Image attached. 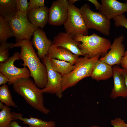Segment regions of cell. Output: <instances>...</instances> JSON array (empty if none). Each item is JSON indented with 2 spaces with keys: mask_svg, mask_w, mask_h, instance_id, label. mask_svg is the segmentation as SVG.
<instances>
[{
  "mask_svg": "<svg viewBox=\"0 0 127 127\" xmlns=\"http://www.w3.org/2000/svg\"><path fill=\"white\" fill-rule=\"evenodd\" d=\"M12 48L21 47L20 59L23 63L21 65L27 67L35 83L39 88L42 89L46 86L47 81V73L45 65L41 61L40 58L34 49L32 42L24 39L12 44Z\"/></svg>",
  "mask_w": 127,
  "mask_h": 127,
  "instance_id": "6da1fadb",
  "label": "cell"
},
{
  "mask_svg": "<svg viewBox=\"0 0 127 127\" xmlns=\"http://www.w3.org/2000/svg\"><path fill=\"white\" fill-rule=\"evenodd\" d=\"M16 92L22 96L26 102L34 108L41 112L47 115L49 109L44 106L43 93L30 78L18 79L12 84Z\"/></svg>",
  "mask_w": 127,
  "mask_h": 127,
  "instance_id": "7a4b0ae2",
  "label": "cell"
},
{
  "mask_svg": "<svg viewBox=\"0 0 127 127\" xmlns=\"http://www.w3.org/2000/svg\"><path fill=\"white\" fill-rule=\"evenodd\" d=\"M100 55L89 58L87 55L79 57L75 64L74 69L69 73L62 76V87L63 92L73 87L81 80L91 76L94 65Z\"/></svg>",
  "mask_w": 127,
  "mask_h": 127,
  "instance_id": "3957f363",
  "label": "cell"
},
{
  "mask_svg": "<svg viewBox=\"0 0 127 127\" xmlns=\"http://www.w3.org/2000/svg\"><path fill=\"white\" fill-rule=\"evenodd\" d=\"M74 38L76 41L81 42L78 45L79 48L89 58L98 55L104 56L111 45L109 40L95 33L90 36L76 35Z\"/></svg>",
  "mask_w": 127,
  "mask_h": 127,
  "instance_id": "277c9868",
  "label": "cell"
},
{
  "mask_svg": "<svg viewBox=\"0 0 127 127\" xmlns=\"http://www.w3.org/2000/svg\"><path fill=\"white\" fill-rule=\"evenodd\" d=\"M80 9L88 29H94L104 35H109L110 20L101 12L93 11L87 4L83 5Z\"/></svg>",
  "mask_w": 127,
  "mask_h": 127,
  "instance_id": "5b68a950",
  "label": "cell"
},
{
  "mask_svg": "<svg viewBox=\"0 0 127 127\" xmlns=\"http://www.w3.org/2000/svg\"><path fill=\"white\" fill-rule=\"evenodd\" d=\"M27 13L18 11L15 15L8 20L16 42L24 39L30 40L38 28L29 21Z\"/></svg>",
  "mask_w": 127,
  "mask_h": 127,
  "instance_id": "8992f818",
  "label": "cell"
},
{
  "mask_svg": "<svg viewBox=\"0 0 127 127\" xmlns=\"http://www.w3.org/2000/svg\"><path fill=\"white\" fill-rule=\"evenodd\" d=\"M63 25L66 32L74 36L88 35V29L80 8L74 4H69L67 17Z\"/></svg>",
  "mask_w": 127,
  "mask_h": 127,
  "instance_id": "52a82bcc",
  "label": "cell"
},
{
  "mask_svg": "<svg viewBox=\"0 0 127 127\" xmlns=\"http://www.w3.org/2000/svg\"><path fill=\"white\" fill-rule=\"evenodd\" d=\"M20 53L16 52L8 60L3 63H0V71L7 77L9 80L8 84L12 85L17 79L22 78H30V72L26 67L19 68L14 64L15 61L20 59Z\"/></svg>",
  "mask_w": 127,
  "mask_h": 127,
  "instance_id": "ba28073f",
  "label": "cell"
},
{
  "mask_svg": "<svg viewBox=\"0 0 127 127\" xmlns=\"http://www.w3.org/2000/svg\"><path fill=\"white\" fill-rule=\"evenodd\" d=\"M46 67L47 73V81L45 87L42 89L44 93L55 94L61 98L63 92L62 87V76L54 71L51 65L50 58L47 56L42 59Z\"/></svg>",
  "mask_w": 127,
  "mask_h": 127,
  "instance_id": "9c48e42d",
  "label": "cell"
},
{
  "mask_svg": "<svg viewBox=\"0 0 127 127\" xmlns=\"http://www.w3.org/2000/svg\"><path fill=\"white\" fill-rule=\"evenodd\" d=\"M68 0L53 1L49 8L48 22L51 25L60 26L63 25L67 18Z\"/></svg>",
  "mask_w": 127,
  "mask_h": 127,
  "instance_id": "30bf717a",
  "label": "cell"
},
{
  "mask_svg": "<svg viewBox=\"0 0 127 127\" xmlns=\"http://www.w3.org/2000/svg\"><path fill=\"white\" fill-rule=\"evenodd\" d=\"M124 39L123 35L115 38L111 44L109 51L99 60L112 66L115 65H119L125 51V45L123 43Z\"/></svg>",
  "mask_w": 127,
  "mask_h": 127,
  "instance_id": "8fae6325",
  "label": "cell"
},
{
  "mask_svg": "<svg viewBox=\"0 0 127 127\" xmlns=\"http://www.w3.org/2000/svg\"><path fill=\"white\" fill-rule=\"evenodd\" d=\"M79 42L76 41L74 36L71 34L66 32H61L54 37L52 44L64 47L78 56H84L85 55L78 48Z\"/></svg>",
  "mask_w": 127,
  "mask_h": 127,
  "instance_id": "7c38bea8",
  "label": "cell"
},
{
  "mask_svg": "<svg viewBox=\"0 0 127 127\" xmlns=\"http://www.w3.org/2000/svg\"><path fill=\"white\" fill-rule=\"evenodd\" d=\"M101 8L99 11L111 20L127 12V0L125 3L116 0H101Z\"/></svg>",
  "mask_w": 127,
  "mask_h": 127,
  "instance_id": "4fadbf2b",
  "label": "cell"
},
{
  "mask_svg": "<svg viewBox=\"0 0 127 127\" xmlns=\"http://www.w3.org/2000/svg\"><path fill=\"white\" fill-rule=\"evenodd\" d=\"M33 45L37 50L38 56L42 59L47 56L52 45V41L48 39L45 32L38 28L34 32L32 41Z\"/></svg>",
  "mask_w": 127,
  "mask_h": 127,
  "instance_id": "5bb4252c",
  "label": "cell"
},
{
  "mask_svg": "<svg viewBox=\"0 0 127 127\" xmlns=\"http://www.w3.org/2000/svg\"><path fill=\"white\" fill-rule=\"evenodd\" d=\"M114 87L110 95V97L115 99L119 97L127 98V89L124 79L120 71L121 68L118 65L112 66Z\"/></svg>",
  "mask_w": 127,
  "mask_h": 127,
  "instance_id": "9a60e30c",
  "label": "cell"
},
{
  "mask_svg": "<svg viewBox=\"0 0 127 127\" xmlns=\"http://www.w3.org/2000/svg\"><path fill=\"white\" fill-rule=\"evenodd\" d=\"M48 12L49 8L44 6L28 11L27 16L33 25L37 28L42 29L48 22Z\"/></svg>",
  "mask_w": 127,
  "mask_h": 127,
  "instance_id": "2e32d148",
  "label": "cell"
},
{
  "mask_svg": "<svg viewBox=\"0 0 127 127\" xmlns=\"http://www.w3.org/2000/svg\"><path fill=\"white\" fill-rule=\"evenodd\" d=\"M47 56L52 58L64 61L74 65L79 56L72 53L67 49L52 44L50 48Z\"/></svg>",
  "mask_w": 127,
  "mask_h": 127,
  "instance_id": "e0dca14e",
  "label": "cell"
},
{
  "mask_svg": "<svg viewBox=\"0 0 127 127\" xmlns=\"http://www.w3.org/2000/svg\"><path fill=\"white\" fill-rule=\"evenodd\" d=\"M112 75V66L99 60L94 65L90 77L99 81L107 80Z\"/></svg>",
  "mask_w": 127,
  "mask_h": 127,
  "instance_id": "ac0fdd59",
  "label": "cell"
},
{
  "mask_svg": "<svg viewBox=\"0 0 127 127\" xmlns=\"http://www.w3.org/2000/svg\"><path fill=\"white\" fill-rule=\"evenodd\" d=\"M14 120L18 119L22 121L24 124L28 125L29 127H56V122L54 121H44L37 118L30 116L29 118H24L23 115L14 112H12Z\"/></svg>",
  "mask_w": 127,
  "mask_h": 127,
  "instance_id": "d6986e66",
  "label": "cell"
},
{
  "mask_svg": "<svg viewBox=\"0 0 127 127\" xmlns=\"http://www.w3.org/2000/svg\"><path fill=\"white\" fill-rule=\"evenodd\" d=\"M18 11L16 0H0V16L8 20L14 16Z\"/></svg>",
  "mask_w": 127,
  "mask_h": 127,
  "instance_id": "ffe728a7",
  "label": "cell"
},
{
  "mask_svg": "<svg viewBox=\"0 0 127 127\" xmlns=\"http://www.w3.org/2000/svg\"><path fill=\"white\" fill-rule=\"evenodd\" d=\"M50 60L53 69L62 76L69 73L75 67V65L64 61L52 58Z\"/></svg>",
  "mask_w": 127,
  "mask_h": 127,
  "instance_id": "44dd1931",
  "label": "cell"
},
{
  "mask_svg": "<svg viewBox=\"0 0 127 127\" xmlns=\"http://www.w3.org/2000/svg\"><path fill=\"white\" fill-rule=\"evenodd\" d=\"M0 127H7L10 123L14 120L13 116L8 107L0 102Z\"/></svg>",
  "mask_w": 127,
  "mask_h": 127,
  "instance_id": "7402d4cb",
  "label": "cell"
},
{
  "mask_svg": "<svg viewBox=\"0 0 127 127\" xmlns=\"http://www.w3.org/2000/svg\"><path fill=\"white\" fill-rule=\"evenodd\" d=\"M14 36L8 21L0 16V43L7 41L8 39Z\"/></svg>",
  "mask_w": 127,
  "mask_h": 127,
  "instance_id": "603a6c76",
  "label": "cell"
},
{
  "mask_svg": "<svg viewBox=\"0 0 127 127\" xmlns=\"http://www.w3.org/2000/svg\"><path fill=\"white\" fill-rule=\"evenodd\" d=\"M0 100L8 107H15L17 106L12 100V96L8 86L4 84L0 87Z\"/></svg>",
  "mask_w": 127,
  "mask_h": 127,
  "instance_id": "cb8c5ba5",
  "label": "cell"
},
{
  "mask_svg": "<svg viewBox=\"0 0 127 127\" xmlns=\"http://www.w3.org/2000/svg\"><path fill=\"white\" fill-rule=\"evenodd\" d=\"M12 44L7 41L0 44V62L3 63L7 61L9 57V50L12 48Z\"/></svg>",
  "mask_w": 127,
  "mask_h": 127,
  "instance_id": "d4e9b609",
  "label": "cell"
},
{
  "mask_svg": "<svg viewBox=\"0 0 127 127\" xmlns=\"http://www.w3.org/2000/svg\"><path fill=\"white\" fill-rule=\"evenodd\" d=\"M116 27H123L127 29V19L122 14L116 16L113 19Z\"/></svg>",
  "mask_w": 127,
  "mask_h": 127,
  "instance_id": "484cf974",
  "label": "cell"
},
{
  "mask_svg": "<svg viewBox=\"0 0 127 127\" xmlns=\"http://www.w3.org/2000/svg\"><path fill=\"white\" fill-rule=\"evenodd\" d=\"M44 2V0H30L27 12L31 10L37 9L45 6Z\"/></svg>",
  "mask_w": 127,
  "mask_h": 127,
  "instance_id": "4316f807",
  "label": "cell"
},
{
  "mask_svg": "<svg viewBox=\"0 0 127 127\" xmlns=\"http://www.w3.org/2000/svg\"><path fill=\"white\" fill-rule=\"evenodd\" d=\"M16 6L18 11L27 12L29 3L27 0H16Z\"/></svg>",
  "mask_w": 127,
  "mask_h": 127,
  "instance_id": "83f0119b",
  "label": "cell"
},
{
  "mask_svg": "<svg viewBox=\"0 0 127 127\" xmlns=\"http://www.w3.org/2000/svg\"><path fill=\"white\" fill-rule=\"evenodd\" d=\"M110 123L114 127H127V123L120 118H117L111 120Z\"/></svg>",
  "mask_w": 127,
  "mask_h": 127,
  "instance_id": "f1b7e54d",
  "label": "cell"
},
{
  "mask_svg": "<svg viewBox=\"0 0 127 127\" xmlns=\"http://www.w3.org/2000/svg\"><path fill=\"white\" fill-rule=\"evenodd\" d=\"M120 65L122 68L127 70V51H125L124 56L122 58Z\"/></svg>",
  "mask_w": 127,
  "mask_h": 127,
  "instance_id": "f546056e",
  "label": "cell"
},
{
  "mask_svg": "<svg viewBox=\"0 0 127 127\" xmlns=\"http://www.w3.org/2000/svg\"><path fill=\"white\" fill-rule=\"evenodd\" d=\"M9 80L8 78L1 72H0V85L5 84Z\"/></svg>",
  "mask_w": 127,
  "mask_h": 127,
  "instance_id": "4dcf8cb0",
  "label": "cell"
},
{
  "mask_svg": "<svg viewBox=\"0 0 127 127\" xmlns=\"http://www.w3.org/2000/svg\"><path fill=\"white\" fill-rule=\"evenodd\" d=\"M120 71L124 78L125 86L127 89V70L121 68Z\"/></svg>",
  "mask_w": 127,
  "mask_h": 127,
  "instance_id": "1f68e13d",
  "label": "cell"
},
{
  "mask_svg": "<svg viewBox=\"0 0 127 127\" xmlns=\"http://www.w3.org/2000/svg\"><path fill=\"white\" fill-rule=\"evenodd\" d=\"M93 4L95 6L96 9L97 10H99L101 7V4H100L96 0H88Z\"/></svg>",
  "mask_w": 127,
  "mask_h": 127,
  "instance_id": "d6a6232c",
  "label": "cell"
},
{
  "mask_svg": "<svg viewBox=\"0 0 127 127\" xmlns=\"http://www.w3.org/2000/svg\"><path fill=\"white\" fill-rule=\"evenodd\" d=\"M7 127H27L26 126L22 127L19 125L18 123L16 121L13 120L10 123Z\"/></svg>",
  "mask_w": 127,
  "mask_h": 127,
  "instance_id": "836d02e7",
  "label": "cell"
},
{
  "mask_svg": "<svg viewBox=\"0 0 127 127\" xmlns=\"http://www.w3.org/2000/svg\"><path fill=\"white\" fill-rule=\"evenodd\" d=\"M78 0H68L69 4H74L76 2L79 1Z\"/></svg>",
  "mask_w": 127,
  "mask_h": 127,
  "instance_id": "e575fe53",
  "label": "cell"
},
{
  "mask_svg": "<svg viewBox=\"0 0 127 127\" xmlns=\"http://www.w3.org/2000/svg\"><path fill=\"white\" fill-rule=\"evenodd\" d=\"M89 127H100L99 126L97 125H93Z\"/></svg>",
  "mask_w": 127,
  "mask_h": 127,
  "instance_id": "d590c367",
  "label": "cell"
}]
</instances>
